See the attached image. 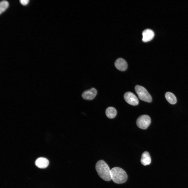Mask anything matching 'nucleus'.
Returning <instances> with one entry per match:
<instances>
[{
	"label": "nucleus",
	"instance_id": "nucleus-1",
	"mask_svg": "<svg viewBox=\"0 0 188 188\" xmlns=\"http://www.w3.org/2000/svg\"><path fill=\"white\" fill-rule=\"evenodd\" d=\"M95 168L98 174L103 179L107 181L111 180V170L104 161L102 160L98 161L96 164Z\"/></svg>",
	"mask_w": 188,
	"mask_h": 188
},
{
	"label": "nucleus",
	"instance_id": "nucleus-2",
	"mask_svg": "<svg viewBox=\"0 0 188 188\" xmlns=\"http://www.w3.org/2000/svg\"><path fill=\"white\" fill-rule=\"evenodd\" d=\"M111 179L116 183L120 184L125 182L127 176L126 172L121 168L114 167L111 169Z\"/></svg>",
	"mask_w": 188,
	"mask_h": 188
},
{
	"label": "nucleus",
	"instance_id": "nucleus-3",
	"mask_svg": "<svg viewBox=\"0 0 188 188\" xmlns=\"http://www.w3.org/2000/svg\"><path fill=\"white\" fill-rule=\"evenodd\" d=\"M135 90L140 100L148 102H151L152 101V98L151 95L144 87L137 85L135 87Z\"/></svg>",
	"mask_w": 188,
	"mask_h": 188
},
{
	"label": "nucleus",
	"instance_id": "nucleus-4",
	"mask_svg": "<svg viewBox=\"0 0 188 188\" xmlns=\"http://www.w3.org/2000/svg\"><path fill=\"white\" fill-rule=\"evenodd\" d=\"M151 122V120L150 117L147 115H143L137 119L136 124L139 128L145 129L149 126Z\"/></svg>",
	"mask_w": 188,
	"mask_h": 188
},
{
	"label": "nucleus",
	"instance_id": "nucleus-5",
	"mask_svg": "<svg viewBox=\"0 0 188 188\" xmlns=\"http://www.w3.org/2000/svg\"><path fill=\"white\" fill-rule=\"evenodd\" d=\"M126 102L133 105H136L139 103V101L136 96L133 93L130 92H126L124 96Z\"/></svg>",
	"mask_w": 188,
	"mask_h": 188
},
{
	"label": "nucleus",
	"instance_id": "nucleus-6",
	"mask_svg": "<svg viewBox=\"0 0 188 188\" xmlns=\"http://www.w3.org/2000/svg\"><path fill=\"white\" fill-rule=\"evenodd\" d=\"M97 93L96 89L92 88L84 91L82 94V96L83 99L88 100L93 99Z\"/></svg>",
	"mask_w": 188,
	"mask_h": 188
},
{
	"label": "nucleus",
	"instance_id": "nucleus-7",
	"mask_svg": "<svg viewBox=\"0 0 188 188\" xmlns=\"http://www.w3.org/2000/svg\"><path fill=\"white\" fill-rule=\"evenodd\" d=\"M115 66L117 69L121 71L125 70L127 67V62L122 58H118L116 61Z\"/></svg>",
	"mask_w": 188,
	"mask_h": 188
},
{
	"label": "nucleus",
	"instance_id": "nucleus-8",
	"mask_svg": "<svg viewBox=\"0 0 188 188\" xmlns=\"http://www.w3.org/2000/svg\"><path fill=\"white\" fill-rule=\"evenodd\" d=\"M142 41L144 42H147L151 40L154 37V33L151 29H146L142 32Z\"/></svg>",
	"mask_w": 188,
	"mask_h": 188
},
{
	"label": "nucleus",
	"instance_id": "nucleus-9",
	"mask_svg": "<svg viewBox=\"0 0 188 188\" xmlns=\"http://www.w3.org/2000/svg\"><path fill=\"white\" fill-rule=\"evenodd\" d=\"M49 163V161L47 159L43 157L38 158L35 162L36 166L40 168H46L48 166Z\"/></svg>",
	"mask_w": 188,
	"mask_h": 188
},
{
	"label": "nucleus",
	"instance_id": "nucleus-10",
	"mask_svg": "<svg viewBox=\"0 0 188 188\" xmlns=\"http://www.w3.org/2000/svg\"><path fill=\"white\" fill-rule=\"evenodd\" d=\"M151 158L149 153L147 151L144 152L142 155L140 160L142 164L144 166L149 164L151 162Z\"/></svg>",
	"mask_w": 188,
	"mask_h": 188
},
{
	"label": "nucleus",
	"instance_id": "nucleus-11",
	"mask_svg": "<svg viewBox=\"0 0 188 188\" xmlns=\"http://www.w3.org/2000/svg\"><path fill=\"white\" fill-rule=\"evenodd\" d=\"M165 98L167 101L171 104H174L177 102L176 97L172 93L167 92L165 94Z\"/></svg>",
	"mask_w": 188,
	"mask_h": 188
},
{
	"label": "nucleus",
	"instance_id": "nucleus-12",
	"mask_svg": "<svg viewBox=\"0 0 188 188\" xmlns=\"http://www.w3.org/2000/svg\"><path fill=\"white\" fill-rule=\"evenodd\" d=\"M105 114L110 119L114 118L117 114L116 110L114 107H109L105 110Z\"/></svg>",
	"mask_w": 188,
	"mask_h": 188
},
{
	"label": "nucleus",
	"instance_id": "nucleus-13",
	"mask_svg": "<svg viewBox=\"0 0 188 188\" xmlns=\"http://www.w3.org/2000/svg\"><path fill=\"white\" fill-rule=\"evenodd\" d=\"M9 5L8 2L3 0L0 2V14H1L8 8Z\"/></svg>",
	"mask_w": 188,
	"mask_h": 188
},
{
	"label": "nucleus",
	"instance_id": "nucleus-14",
	"mask_svg": "<svg viewBox=\"0 0 188 188\" xmlns=\"http://www.w3.org/2000/svg\"><path fill=\"white\" fill-rule=\"evenodd\" d=\"M29 1V0H20V2L21 4L24 5H27Z\"/></svg>",
	"mask_w": 188,
	"mask_h": 188
}]
</instances>
